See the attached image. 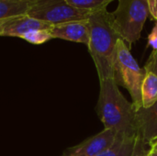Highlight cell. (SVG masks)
Instances as JSON below:
<instances>
[{
	"instance_id": "obj_17",
	"label": "cell",
	"mask_w": 157,
	"mask_h": 156,
	"mask_svg": "<svg viewBox=\"0 0 157 156\" xmlns=\"http://www.w3.org/2000/svg\"><path fill=\"white\" fill-rule=\"evenodd\" d=\"M149 14L157 20V0H147Z\"/></svg>"
},
{
	"instance_id": "obj_16",
	"label": "cell",
	"mask_w": 157,
	"mask_h": 156,
	"mask_svg": "<svg viewBox=\"0 0 157 156\" xmlns=\"http://www.w3.org/2000/svg\"><path fill=\"white\" fill-rule=\"evenodd\" d=\"M148 46H151L153 50L157 51V20L153 30L148 36Z\"/></svg>"
},
{
	"instance_id": "obj_19",
	"label": "cell",
	"mask_w": 157,
	"mask_h": 156,
	"mask_svg": "<svg viewBox=\"0 0 157 156\" xmlns=\"http://www.w3.org/2000/svg\"><path fill=\"white\" fill-rule=\"evenodd\" d=\"M149 155L150 156H157V153L156 152H154V151H151V150H149Z\"/></svg>"
},
{
	"instance_id": "obj_14",
	"label": "cell",
	"mask_w": 157,
	"mask_h": 156,
	"mask_svg": "<svg viewBox=\"0 0 157 156\" xmlns=\"http://www.w3.org/2000/svg\"><path fill=\"white\" fill-rule=\"evenodd\" d=\"M21 39L25 40L26 41L31 44L38 45V44H42L52 38L50 33V29H35L28 32Z\"/></svg>"
},
{
	"instance_id": "obj_10",
	"label": "cell",
	"mask_w": 157,
	"mask_h": 156,
	"mask_svg": "<svg viewBox=\"0 0 157 156\" xmlns=\"http://www.w3.org/2000/svg\"><path fill=\"white\" fill-rule=\"evenodd\" d=\"M135 121L139 135L148 145L157 137V101L149 108L141 107L136 109Z\"/></svg>"
},
{
	"instance_id": "obj_11",
	"label": "cell",
	"mask_w": 157,
	"mask_h": 156,
	"mask_svg": "<svg viewBox=\"0 0 157 156\" xmlns=\"http://www.w3.org/2000/svg\"><path fill=\"white\" fill-rule=\"evenodd\" d=\"M142 107L149 108L157 101V76L145 71V76L141 89Z\"/></svg>"
},
{
	"instance_id": "obj_12",
	"label": "cell",
	"mask_w": 157,
	"mask_h": 156,
	"mask_svg": "<svg viewBox=\"0 0 157 156\" xmlns=\"http://www.w3.org/2000/svg\"><path fill=\"white\" fill-rule=\"evenodd\" d=\"M33 0H0V19L26 14Z\"/></svg>"
},
{
	"instance_id": "obj_8",
	"label": "cell",
	"mask_w": 157,
	"mask_h": 156,
	"mask_svg": "<svg viewBox=\"0 0 157 156\" xmlns=\"http://www.w3.org/2000/svg\"><path fill=\"white\" fill-rule=\"evenodd\" d=\"M140 135L116 136L114 143L97 156H144L149 149Z\"/></svg>"
},
{
	"instance_id": "obj_7",
	"label": "cell",
	"mask_w": 157,
	"mask_h": 156,
	"mask_svg": "<svg viewBox=\"0 0 157 156\" xmlns=\"http://www.w3.org/2000/svg\"><path fill=\"white\" fill-rule=\"evenodd\" d=\"M116 132L104 129L101 132L86 139L78 145L68 149L63 156H97L108 149L116 139Z\"/></svg>"
},
{
	"instance_id": "obj_13",
	"label": "cell",
	"mask_w": 157,
	"mask_h": 156,
	"mask_svg": "<svg viewBox=\"0 0 157 156\" xmlns=\"http://www.w3.org/2000/svg\"><path fill=\"white\" fill-rule=\"evenodd\" d=\"M113 0H66V2L77 8L86 10L90 12L98 11L103 8H107L108 5Z\"/></svg>"
},
{
	"instance_id": "obj_20",
	"label": "cell",
	"mask_w": 157,
	"mask_h": 156,
	"mask_svg": "<svg viewBox=\"0 0 157 156\" xmlns=\"http://www.w3.org/2000/svg\"><path fill=\"white\" fill-rule=\"evenodd\" d=\"M144 156H150V155H149V151H148V153H147L146 154H144Z\"/></svg>"
},
{
	"instance_id": "obj_1",
	"label": "cell",
	"mask_w": 157,
	"mask_h": 156,
	"mask_svg": "<svg viewBox=\"0 0 157 156\" xmlns=\"http://www.w3.org/2000/svg\"><path fill=\"white\" fill-rule=\"evenodd\" d=\"M98 114L104 125L117 136L139 135L135 121V108L121 93L113 77L99 81Z\"/></svg>"
},
{
	"instance_id": "obj_9",
	"label": "cell",
	"mask_w": 157,
	"mask_h": 156,
	"mask_svg": "<svg viewBox=\"0 0 157 156\" xmlns=\"http://www.w3.org/2000/svg\"><path fill=\"white\" fill-rule=\"evenodd\" d=\"M50 33L52 39H62L69 41L84 43L89 42L88 20H75L52 26Z\"/></svg>"
},
{
	"instance_id": "obj_6",
	"label": "cell",
	"mask_w": 157,
	"mask_h": 156,
	"mask_svg": "<svg viewBox=\"0 0 157 156\" xmlns=\"http://www.w3.org/2000/svg\"><path fill=\"white\" fill-rule=\"evenodd\" d=\"M52 25L35 19L27 14L12 16L0 19V37L22 38L35 29H51Z\"/></svg>"
},
{
	"instance_id": "obj_15",
	"label": "cell",
	"mask_w": 157,
	"mask_h": 156,
	"mask_svg": "<svg viewBox=\"0 0 157 156\" xmlns=\"http://www.w3.org/2000/svg\"><path fill=\"white\" fill-rule=\"evenodd\" d=\"M144 68L145 71H149L157 76V51L153 50Z\"/></svg>"
},
{
	"instance_id": "obj_18",
	"label": "cell",
	"mask_w": 157,
	"mask_h": 156,
	"mask_svg": "<svg viewBox=\"0 0 157 156\" xmlns=\"http://www.w3.org/2000/svg\"><path fill=\"white\" fill-rule=\"evenodd\" d=\"M148 146H149V150L154 151V152H156L157 153V137L155 138L154 140H152L148 143Z\"/></svg>"
},
{
	"instance_id": "obj_5",
	"label": "cell",
	"mask_w": 157,
	"mask_h": 156,
	"mask_svg": "<svg viewBox=\"0 0 157 156\" xmlns=\"http://www.w3.org/2000/svg\"><path fill=\"white\" fill-rule=\"evenodd\" d=\"M92 12L77 9L66 0H33L26 14L52 26L75 20H86Z\"/></svg>"
},
{
	"instance_id": "obj_3",
	"label": "cell",
	"mask_w": 157,
	"mask_h": 156,
	"mask_svg": "<svg viewBox=\"0 0 157 156\" xmlns=\"http://www.w3.org/2000/svg\"><path fill=\"white\" fill-rule=\"evenodd\" d=\"M144 76V68L140 67L125 41L119 39L113 62V79L118 86L129 91L135 110L142 107L141 89Z\"/></svg>"
},
{
	"instance_id": "obj_2",
	"label": "cell",
	"mask_w": 157,
	"mask_h": 156,
	"mask_svg": "<svg viewBox=\"0 0 157 156\" xmlns=\"http://www.w3.org/2000/svg\"><path fill=\"white\" fill-rule=\"evenodd\" d=\"M87 20L89 25L87 47L95 63L99 81L113 77L116 44L121 37L113 27L111 14L107 8H103L92 12Z\"/></svg>"
},
{
	"instance_id": "obj_4",
	"label": "cell",
	"mask_w": 157,
	"mask_h": 156,
	"mask_svg": "<svg viewBox=\"0 0 157 156\" xmlns=\"http://www.w3.org/2000/svg\"><path fill=\"white\" fill-rule=\"evenodd\" d=\"M115 11L110 12L112 24L129 49L140 38L149 15L147 0H118Z\"/></svg>"
}]
</instances>
